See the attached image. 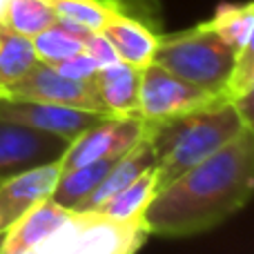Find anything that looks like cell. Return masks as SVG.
<instances>
[{"instance_id":"7a4b0ae2","label":"cell","mask_w":254,"mask_h":254,"mask_svg":"<svg viewBox=\"0 0 254 254\" xmlns=\"http://www.w3.org/2000/svg\"><path fill=\"white\" fill-rule=\"evenodd\" d=\"M248 129L254 127L241 119L230 101L145 123V136L156 154V188L163 190L185 170L210 158Z\"/></svg>"},{"instance_id":"83f0119b","label":"cell","mask_w":254,"mask_h":254,"mask_svg":"<svg viewBox=\"0 0 254 254\" xmlns=\"http://www.w3.org/2000/svg\"><path fill=\"white\" fill-rule=\"evenodd\" d=\"M0 96H2V94H0Z\"/></svg>"},{"instance_id":"d6986e66","label":"cell","mask_w":254,"mask_h":254,"mask_svg":"<svg viewBox=\"0 0 254 254\" xmlns=\"http://www.w3.org/2000/svg\"><path fill=\"white\" fill-rule=\"evenodd\" d=\"M56 20L58 16L47 0H9L2 22L9 29L34 38L43 29L52 27Z\"/></svg>"},{"instance_id":"5b68a950","label":"cell","mask_w":254,"mask_h":254,"mask_svg":"<svg viewBox=\"0 0 254 254\" xmlns=\"http://www.w3.org/2000/svg\"><path fill=\"white\" fill-rule=\"evenodd\" d=\"M101 34L112 43L121 61L145 69L154 61L163 36L156 0H114Z\"/></svg>"},{"instance_id":"8992f818","label":"cell","mask_w":254,"mask_h":254,"mask_svg":"<svg viewBox=\"0 0 254 254\" xmlns=\"http://www.w3.org/2000/svg\"><path fill=\"white\" fill-rule=\"evenodd\" d=\"M228 98L216 96L203 87L188 83L163 69L156 63H149L140 69V92H138V116L145 123H156L172 116L190 114V112L212 107Z\"/></svg>"},{"instance_id":"52a82bcc","label":"cell","mask_w":254,"mask_h":254,"mask_svg":"<svg viewBox=\"0 0 254 254\" xmlns=\"http://www.w3.org/2000/svg\"><path fill=\"white\" fill-rule=\"evenodd\" d=\"M107 119L105 114L87 110H76V107L54 105L43 101H25V98L0 96V121L25 125L29 129L45 131V134L58 136V138L76 140L80 134Z\"/></svg>"},{"instance_id":"cb8c5ba5","label":"cell","mask_w":254,"mask_h":254,"mask_svg":"<svg viewBox=\"0 0 254 254\" xmlns=\"http://www.w3.org/2000/svg\"><path fill=\"white\" fill-rule=\"evenodd\" d=\"M83 52L87 54L89 58H94L98 67H105V65H112V63L121 61L116 49L112 47V43L101 31H92V34L83 40Z\"/></svg>"},{"instance_id":"603a6c76","label":"cell","mask_w":254,"mask_h":254,"mask_svg":"<svg viewBox=\"0 0 254 254\" xmlns=\"http://www.w3.org/2000/svg\"><path fill=\"white\" fill-rule=\"evenodd\" d=\"M49 65V63H47ZM54 69L61 71L63 76H67V78L71 80H92L94 74H96L101 67L96 65V61L94 58H89L85 52H78V54H71V56L63 58V61L54 63Z\"/></svg>"},{"instance_id":"8fae6325","label":"cell","mask_w":254,"mask_h":254,"mask_svg":"<svg viewBox=\"0 0 254 254\" xmlns=\"http://www.w3.org/2000/svg\"><path fill=\"white\" fill-rule=\"evenodd\" d=\"M61 176V158L0 179V232H7L22 214L52 196Z\"/></svg>"},{"instance_id":"30bf717a","label":"cell","mask_w":254,"mask_h":254,"mask_svg":"<svg viewBox=\"0 0 254 254\" xmlns=\"http://www.w3.org/2000/svg\"><path fill=\"white\" fill-rule=\"evenodd\" d=\"M67 145L69 143L58 136L0 121V179L58 161L65 154Z\"/></svg>"},{"instance_id":"9c48e42d","label":"cell","mask_w":254,"mask_h":254,"mask_svg":"<svg viewBox=\"0 0 254 254\" xmlns=\"http://www.w3.org/2000/svg\"><path fill=\"white\" fill-rule=\"evenodd\" d=\"M145 138V121L140 116H107L67 145L61 156V172L131 149Z\"/></svg>"},{"instance_id":"7c38bea8","label":"cell","mask_w":254,"mask_h":254,"mask_svg":"<svg viewBox=\"0 0 254 254\" xmlns=\"http://www.w3.org/2000/svg\"><path fill=\"white\" fill-rule=\"evenodd\" d=\"M74 212L61 207L58 203H54L52 198L38 203L36 207H31L27 214H22L11 228L4 232L2 250L0 254H25L31 252L49 239L63 223H65Z\"/></svg>"},{"instance_id":"e0dca14e","label":"cell","mask_w":254,"mask_h":254,"mask_svg":"<svg viewBox=\"0 0 254 254\" xmlns=\"http://www.w3.org/2000/svg\"><path fill=\"white\" fill-rule=\"evenodd\" d=\"M205 25L221 36L237 52L252 45L254 31V4L248 2H221Z\"/></svg>"},{"instance_id":"7402d4cb","label":"cell","mask_w":254,"mask_h":254,"mask_svg":"<svg viewBox=\"0 0 254 254\" xmlns=\"http://www.w3.org/2000/svg\"><path fill=\"white\" fill-rule=\"evenodd\" d=\"M254 94V49L252 45L237 54V63L232 67V74L225 85V98L230 103L241 96Z\"/></svg>"},{"instance_id":"4316f807","label":"cell","mask_w":254,"mask_h":254,"mask_svg":"<svg viewBox=\"0 0 254 254\" xmlns=\"http://www.w3.org/2000/svg\"><path fill=\"white\" fill-rule=\"evenodd\" d=\"M25 254H34V250H31V252H25Z\"/></svg>"},{"instance_id":"9a60e30c","label":"cell","mask_w":254,"mask_h":254,"mask_svg":"<svg viewBox=\"0 0 254 254\" xmlns=\"http://www.w3.org/2000/svg\"><path fill=\"white\" fill-rule=\"evenodd\" d=\"M125 152H119V154H110L105 158H96L92 163H85V165H78L74 170H67V172H61L58 176L56 185L52 190V201L58 203L61 207L69 212H76V207L98 188L105 174L114 167V163L123 156Z\"/></svg>"},{"instance_id":"2e32d148","label":"cell","mask_w":254,"mask_h":254,"mask_svg":"<svg viewBox=\"0 0 254 254\" xmlns=\"http://www.w3.org/2000/svg\"><path fill=\"white\" fill-rule=\"evenodd\" d=\"M36 63L38 56L29 36L18 34L0 22V94L25 78Z\"/></svg>"},{"instance_id":"ba28073f","label":"cell","mask_w":254,"mask_h":254,"mask_svg":"<svg viewBox=\"0 0 254 254\" xmlns=\"http://www.w3.org/2000/svg\"><path fill=\"white\" fill-rule=\"evenodd\" d=\"M2 96L54 103V105L76 107V110L98 112V114L110 116L103 107L92 80H71L43 61L36 63L29 74L22 80H18L13 87H9Z\"/></svg>"},{"instance_id":"d4e9b609","label":"cell","mask_w":254,"mask_h":254,"mask_svg":"<svg viewBox=\"0 0 254 254\" xmlns=\"http://www.w3.org/2000/svg\"><path fill=\"white\" fill-rule=\"evenodd\" d=\"M7 7H9V0H0V22L4 20V13H7Z\"/></svg>"},{"instance_id":"5bb4252c","label":"cell","mask_w":254,"mask_h":254,"mask_svg":"<svg viewBox=\"0 0 254 254\" xmlns=\"http://www.w3.org/2000/svg\"><path fill=\"white\" fill-rule=\"evenodd\" d=\"M154 165H156V154H154L152 143L145 136L140 143H136L131 149H127L123 156L114 163V167L105 174V179L98 183V188L76 207V212H96L103 203H107L114 194H119L131 181L138 179L143 172L152 170Z\"/></svg>"},{"instance_id":"4fadbf2b","label":"cell","mask_w":254,"mask_h":254,"mask_svg":"<svg viewBox=\"0 0 254 254\" xmlns=\"http://www.w3.org/2000/svg\"><path fill=\"white\" fill-rule=\"evenodd\" d=\"M96 94L110 116H138L140 69L116 61L105 65L92 78Z\"/></svg>"},{"instance_id":"6da1fadb","label":"cell","mask_w":254,"mask_h":254,"mask_svg":"<svg viewBox=\"0 0 254 254\" xmlns=\"http://www.w3.org/2000/svg\"><path fill=\"white\" fill-rule=\"evenodd\" d=\"M254 190V129L158 190L143 212L147 234L194 237L246 207Z\"/></svg>"},{"instance_id":"44dd1931","label":"cell","mask_w":254,"mask_h":254,"mask_svg":"<svg viewBox=\"0 0 254 254\" xmlns=\"http://www.w3.org/2000/svg\"><path fill=\"white\" fill-rule=\"evenodd\" d=\"M31 43H34L38 61L49 63V65L71 56V54L83 52V40L76 38L71 31H67L65 27L61 25V20H56L52 27L43 29L40 34H36L34 38H31Z\"/></svg>"},{"instance_id":"3957f363","label":"cell","mask_w":254,"mask_h":254,"mask_svg":"<svg viewBox=\"0 0 254 254\" xmlns=\"http://www.w3.org/2000/svg\"><path fill=\"white\" fill-rule=\"evenodd\" d=\"M237 49L230 47L216 31L201 22L192 29L161 36L152 63L225 98V85L237 63Z\"/></svg>"},{"instance_id":"484cf974","label":"cell","mask_w":254,"mask_h":254,"mask_svg":"<svg viewBox=\"0 0 254 254\" xmlns=\"http://www.w3.org/2000/svg\"><path fill=\"white\" fill-rule=\"evenodd\" d=\"M2 241H4V232H0V250H2Z\"/></svg>"},{"instance_id":"277c9868","label":"cell","mask_w":254,"mask_h":254,"mask_svg":"<svg viewBox=\"0 0 254 254\" xmlns=\"http://www.w3.org/2000/svg\"><path fill=\"white\" fill-rule=\"evenodd\" d=\"M147 237L143 216L114 219L101 212H74L34 254H136Z\"/></svg>"},{"instance_id":"ac0fdd59","label":"cell","mask_w":254,"mask_h":254,"mask_svg":"<svg viewBox=\"0 0 254 254\" xmlns=\"http://www.w3.org/2000/svg\"><path fill=\"white\" fill-rule=\"evenodd\" d=\"M156 165H154L152 170L143 172L138 179L131 181L119 194H114L107 203H103L96 212L114 216V219H136V216H143L145 207L156 196Z\"/></svg>"},{"instance_id":"ffe728a7","label":"cell","mask_w":254,"mask_h":254,"mask_svg":"<svg viewBox=\"0 0 254 254\" xmlns=\"http://www.w3.org/2000/svg\"><path fill=\"white\" fill-rule=\"evenodd\" d=\"M58 18L78 22L92 31H101L107 22L114 0H47Z\"/></svg>"}]
</instances>
